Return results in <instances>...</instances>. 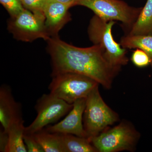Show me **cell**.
<instances>
[{
	"instance_id": "obj_4",
	"label": "cell",
	"mask_w": 152,
	"mask_h": 152,
	"mask_svg": "<svg viewBox=\"0 0 152 152\" xmlns=\"http://www.w3.org/2000/svg\"><path fill=\"white\" fill-rule=\"evenodd\" d=\"M140 137L132 124L123 121L114 127L107 128L89 139L98 152H134Z\"/></svg>"
},
{
	"instance_id": "obj_22",
	"label": "cell",
	"mask_w": 152,
	"mask_h": 152,
	"mask_svg": "<svg viewBox=\"0 0 152 152\" xmlns=\"http://www.w3.org/2000/svg\"><path fill=\"white\" fill-rule=\"evenodd\" d=\"M56 1L72 7L75 5V4L77 0H56Z\"/></svg>"
},
{
	"instance_id": "obj_18",
	"label": "cell",
	"mask_w": 152,
	"mask_h": 152,
	"mask_svg": "<svg viewBox=\"0 0 152 152\" xmlns=\"http://www.w3.org/2000/svg\"><path fill=\"white\" fill-rule=\"evenodd\" d=\"M0 2L12 18L18 16L25 9L20 0H0Z\"/></svg>"
},
{
	"instance_id": "obj_20",
	"label": "cell",
	"mask_w": 152,
	"mask_h": 152,
	"mask_svg": "<svg viewBox=\"0 0 152 152\" xmlns=\"http://www.w3.org/2000/svg\"><path fill=\"white\" fill-rule=\"evenodd\" d=\"M24 141L28 152H45L33 134L24 133Z\"/></svg>"
},
{
	"instance_id": "obj_14",
	"label": "cell",
	"mask_w": 152,
	"mask_h": 152,
	"mask_svg": "<svg viewBox=\"0 0 152 152\" xmlns=\"http://www.w3.org/2000/svg\"><path fill=\"white\" fill-rule=\"evenodd\" d=\"M60 134L65 152H98L88 138L71 134Z\"/></svg>"
},
{
	"instance_id": "obj_13",
	"label": "cell",
	"mask_w": 152,
	"mask_h": 152,
	"mask_svg": "<svg viewBox=\"0 0 152 152\" xmlns=\"http://www.w3.org/2000/svg\"><path fill=\"white\" fill-rule=\"evenodd\" d=\"M25 127L23 120L12 125L7 133L8 138L6 152H27L24 141Z\"/></svg>"
},
{
	"instance_id": "obj_1",
	"label": "cell",
	"mask_w": 152,
	"mask_h": 152,
	"mask_svg": "<svg viewBox=\"0 0 152 152\" xmlns=\"http://www.w3.org/2000/svg\"><path fill=\"white\" fill-rule=\"evenodd\" d=\"M48 51L51 58L52 77L66 73L80 74L110 89L114 77L119 71L109 64L103 49L99 45L79 48L57 36L48 40Z\"/></svg>"
},
{
	"instance_id": "obj_19",
	"label": "cell",
	"mask_w": 152,
	"mask_h": 152,
	"mask_svg": "<svg viewBox=\"0 0 152 152\" xmlns=\"http://www.w3.org/2000/svg\"><path fill=\"white\" fill-rule=\"evenodd\" d=\"M131 61L136 66L143 68L151 64L149 57L145 53L139 49H136L133 52Z\"/></svg>"
},
{
	"instance_id": "obj_3",
	"label": "cell",
	"mask_w": 152,
	"mask_h": 152,
	"mask_svg": "<svg viewBox=\"0 0 152 152\" xmlns=\"http://www.w3.org/2000/svg\"><path fill=\"white\" fill-rule=\"evenodd\" d=\"M99 86L93 89L86 98L83 123L88 139L98 135L119 119L117 113L103 99Z\"/></svg>"
},
{
	"instance_id": "obj_8",
	"label": "cell",
	"mask_w": 152,
	"mask_h": 152,
	"mask_svg": "<svg viewBox=\"0 0 152 152\" xmlns=\"http://www.w3.org/2000/svg\"><path fill=\"white\" fill-rule=\"evenodd\" d=\"M45 20V18L25 9L16 18H11L8 29L18 40L32 42L43 39L48 41L51 37L47 32Z\"/></svg>"
},
{
	"instance_id": "obj_6",
	"label": "cell",
	"mask_w": 152,
	"mask_h": 152,
	"mask_svg": "<svg viewBox=\"0 0 152 152\" xmlns=\"http://www.w3.org/2000/svg\"><path fill=\"white\" fill-rule=\"evenodd\" d=\"M75 5L91 9L95 15L107 21H119L131 27L142 8H134L121 0H77Z\"/></svg>"
},
{
	"instance_id": "obj_12",
	"label": "cell",
	"mask_w": 152,
	"mask_h": 152,
	"mask_svg": "<svg viewBox=\"0 0 152 152\" xmlns=\"http://www.w3.org/2000/svg\"><path fill=\"white\" fill-rule=\"evenodd\" d=\"M128 34L152 36V0H147Z\"/></svg>"
},
{
	"instance_id": "obj_21",
	"label": "cell",
	"mask_w": 152,
	"mask_h": 152,
	"mask_svg": "<svg viewBox=\"0 0 152 152\" xmlns=\"http://www.w3.org/2000/svg\"><path fill=\"white\" fill-rule=\"evenodd\" d=\"M8 134L4 131H1L0 134V151L5 152L7 150L8 143Z\"/></svg>"
},
{
	"instance_id": "obj_7",
	"label": "cell",
	"mask_w": 152,
	"mask_h": 152,
	"mask_svg": "<svg viewBox=\"0 0 152 152\" xmlns=\"http://www.w3.org/2000/svg\"><path fill=\"white\" fill-rule=\"evenodd\" d=\"M71 104L50 93L44 94L35 106L37 116L31 124L25 127V134H34L44 129L49 124L56 122L72 108Z\"/></svg>"
},
{
	"instance_id": "obj_15",
	"label": "cell",
	"mask_w": 152,
	"mask_h": 152,
	"mask_svg": "<svg viewBox=\"0 0 152 152\" xmlns=\"http://www.w3.org/2000/svg\"><path fill=\"white\" fill-rule=\"evenodd\" d=\"M120 45L126 49H139L149 57L152 67V36L127 35L121 38Z\"/></svg>"
},
{
	"instance_id": "obj_16",
	"label": "cell",
	"mask_w": 152,
	"mask_h": 152,
	"mask_svg": "<svg viewBox=\"0 0 152 152\" xmlns=\"http://www.w3.org/2000/svg\"><path fill=\"white\" fill-rule=\"evenodd\" d=\"M45 152H65L60 134L43 129L33 134Z\"/></svg>"
},
{
	"instance_id": "obj_2",
	"label": "cell",
	"mask_w": 152,
	"mask_h": 152,
	"mask_svg": "<svg viewBox=\"0 0 152 152\" xmlns=\"http://www.w3.org/2000/svg\"><path fill=\"white\" fill-rule=\"evenodd\" d=\"M115 21H107L95 15L90 21L88 33L90 40L94 45L100 46L109 64L120 70L129 62L126 49L114 40L112 28Z\"/></svg>"
},
{
	"instance_id": "obj_17",
	"label": "cell",
	"mask_w": 152,
	"mask_h": 152,
	"mask_svg": "<svg viewBox=\"0 0 152 152\" xmlns=\"http://www.w3.org/2000/svg\"><path fill=\"white\" fill-rule=\"evenodd\" d=\"M25 9L45 18L44 10L48 0H20Z\"/></svg>"
},
{
	"instance_id": "obj_5",
	"label": "cell",
	"mask_w": 152,
	"mask_h": 152,
	"mask_svg": "<svg viewBox=\"0 0 152 152\" xmlns=\"http://www.w3.org/2000/svg\"><path fill=\"white\" fill-rule=\"evenodd\" d=\"M99 83L87 76L66 73L53 77L49 86L50 94L72 104L80 99L86 98Z\"/></svg>"
},
{
	"instance_id": "obj_9",
	"label": "cell",
	"mask_w": 152,
	"mask_h": 152,
	"mask_svg": "<svg viewBox=\"0 0 152 152\" xmlns=\"http://www.w3.org/2000/svg\"><path fill=\"white\" fill-rule=\"evenodd\" d=\"M86 98L80 99L73 104L72 108L64 119L45 129L52 133L71 134L88 138L84 129L83 117L86 107Z\"/></svg>"
},
{
	"instance_id": "obj_10",
	"label": "cell",
	"mask_w": 152,
	"mask_h": 152,
	"mask_svg": "<svg viewBox=\"0 0 152 152\" xmlns=\"http://www.w3.org/2000/svg\"><path fill=\"white\" fill-rule=\"evenodd\" d=\"M21 107L15 100L12 90L8 86L0 88V122L3 131L7 132L12 125L23 120Z\"/></svg>"
},
{
	"instance_id": "obj_11",
	"label": "cell",
	"mask_w": 152,
	"mask_h": 152,
	"mask_svg": "<svg viewBox=\"0 0 152 152\" xmlns=\"http://www.w3.org/2000/svg\"><path fill=\"white\" fill-rule=\"evenodd\" d=\"M70 6L56 0H48L45 10V25L50 37L58 36L60 30L70 20L68 10Z\"/></svg>"
}]
</instances>
